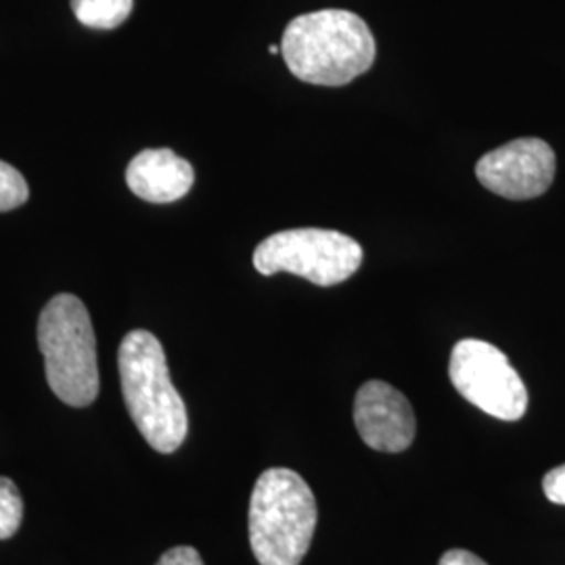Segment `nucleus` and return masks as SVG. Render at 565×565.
Segmentation results:
<instances>
[{
    "label": "nucleus",
    "mask_w": 565,
    "mask_h": 565,
    "mask_svg": "<svg viewBox=\"0 0 565 565\" xmlns=\"http://www.w3.org/2000/svg\"><path fill=\"white\" fill-rule=\"evenodd\" d=\"M118 366L124 403L147 445L162 455L179 450L189 434V417L160 340L145 329L130 331L121 340Z\"/></svg>",
    "instance_id": "obj_2"
},
{
    "label": "nucleus",
    "mask_w": 565,
    "mask_h": 565,
    "mask_svg": "<svg viewBox=\"0 0 565 565\" xmlns=\"http://www.w3.org/2000/svg\"><path fill=\"white\" fill-rule=\"evenodd\" d=\"M448 375L467 403L486 415L518 422L527 408V390L505 354L482 340H461L450 352Z\"/></svg>",
    "instance_id": "obj_6"
},
{
    "label": "nucleus",
    "mask_w": 565,
    "mask_h": 565,
    "mask_svg": "<svg viewBox=\"0 0 565 565\" xmlns=\"http://www.w3.org/2000/svg\"><path fill=\"white\" fill-rule=\"evenodd\" d=\"M363 247L352 237L327 228H291L266 237L254 252V266L264 277L298 275L331 287L348 281L363 264Z\"/></svg>",
    "instance_id": "obj_5"
},
{
    "label": "nucleus",
    "mask_w": 565,
    "mask_h": 565,
    "mask_svg": "<svg viewBox=\"0 0 565 565\" xmlns=\"http://www.w3.org/2000/svg\"><path fill=\"white\" fill-rule=\"evenodd\" d=\"M156 565H203V559L193 546H174L166 551Z\"/></svg>",
    "instance_id": "obj_14"
},
{
    "label": "nucleus",
    "mask_w": 565,
    "mask_h": 565,
    "mask_svg": "<svg viewBox=\"0 0 565 565\" xmlns=\"http://www.w3.org/2000/svg\"><path fill=\"white\" fill-rule=\"evenodd\" d=\"M375 39L352 11L323 9L289 21L281 55L298 81L317 86H345L375 61Z\"/></svg>",
    "instance_id": "obj_1"
},
{
    "label": "nucleus",
    "mask_w": 565,
    "mask_h": 565,
    "mask_svg": "<svg viewBox=\"0 0 565 565\" xmlns=\"http://www.w3.org/2000/svg\"><path fill=\"white\" fill-rule=\"evenodd\" d=\"M135 0H72V11L82 25L114 30L130 18Z\"/></svg>",
    "instance_id": "obj_10"
},
{
    "label": "nucleus",
    "mask_w": 565,
    "mask_h": 565,
    "mask_svg": "<svg viewBox=\"0 0 565 565\" xmlns=\"http://www.w3.org/2000/svg\"><path fill=\"white\" fill-rule=\"evenodd\" d=\"M317 520V499L302 476L287 467L266 469L249 499V545L258 564H302Z\"/></svg>",
    "instance_id": "obj_3"
},
{
    "label": "nucleus",
    "mask_w": 565,
    "mask_h": 565,
    "mask_svg": "<svg viewBox=\"0 0 565 565\" xmlns=\"http://www.w3.org/2000/svg\"><path fill=\"white\" fill-rule=\"evenodd\" d=\"M30 198L28 182L21 177L20 170L7 162H0V212L15 210Z\"/></svg>",
    "instance_id": "obj_12"
},
{
    "label": "nucleus",
    "mask_w": 565,
    "mask_h": 565,
    "mask_svg": "<svg viewBox=\"0 0 565 565\" xmlns=\"http://www.w3.org/2000/svg\"><path fill=\"white\" fill-rule=\"evenodd\" d=\"M39 348L46 382L70 406H88L99 396L97 340L86 306L72 294H60L39 319Z\"/></svg>",
    "instance_id": "obj_4"
},
{
    "label": "nucleus",
    "mask_w": 565,
    "mask_h": 565,
    "mask_svg": "<svg viewBox=\"0 0 565 565\" xmlns=\"http://www.w3.org/2000/svg\"><path fill=\"white\" fill-rule=\"evenodd\" d=\"M438 565H488L478 555L465 551V548H450L446 551Z\"/></svg>",
    "instance_id": "obj_15"
},
{
    "label": "nucleus",
    "mask_w": 565,
    "mask_h": 565,
    "mask_svg": "<svg viewBox=\"0 0 565 565\" xmlns=\"http://www.w3.org/2000/svg\"><path fill=\"white\" fill-rule=\"evenodd\" d=\"M557 160L543 139H515L486 153L476 166V177L490 193L524 202L541 198L555 179Z\"/></svg>",
    "instance_id": "obj_7"
},
{
    "label": "nucleus",
    "mask_w": 565,
    "mask_h": 565,
    "mask_svg": "<svg viewBox=\"0 0 565 565\" xmlns=\"http://www.w3.org/2000/svg\"><path fill=\"white\" fill-rule=\"evenodd\" d=\"M23 520V501L15 482L0 478V541L15 536Z\"/></svg>",
    "instance_id": "obj_11"
},
{
    "label": "nucleus",
    "mask_w": 565,
    "mask_h": 565,
    "mask_svg": "<svg viewBox=\"0 0 565 565\" xmlns=\"http://www.w3.org/2000/svg\"><path fill=\"white\" fill-rule=\"evenodd\" d=\"M543 490L551 503L565 505V465H559L546 473Z\"/></svg>",
    "instance_id": "obj_13"
},
{
    "label": "nucleus",
    "mask_w": 565,
    "mask_h": 565,
    "mask_svg": "<svg viewBox=\"0 0 565 565\" xmlns=\"http://www.w3.org/2000/svg\"><path fill=\"white\" fill-rule=\"evenodd\" d=\"M268 51H270L273 55H279V53H281V46H279V44H273Z\"/></svg>",
    "instance_id": "obj_16"
},
{
    "label": "nucleus",
    "mask_w": 565,
    "mask_h": 565,
    "mask_svg": "<svg viewBox=\"0 0 565 565\" xmlns=\"http://www.w3.org/2000/svg\"><path fill=\"white\" fill-rule=\"evenodd\" d=\"M126 182L145 202L172 203L191 191L195 172L172 149H145L128 163Z\"/></svg>",
    "instance_id": "obj_9"
},
{
    "label": "nucleus",
    "mask_w": 565,
    "mask_h": 565,
    "mask_svg": "<svg viewBox=\"0 0 565 565\" xmlns=\"http://www.w3.org/2000/svg\"><path fill=\"white\" fill-rule=\"evenodd\" d=\"M354 424L364 445L380 452H403L413 445L417 431L406 396L380 380L361 385L354 401Z\"/></svg>",
    "instance_id": "obj_8"
}]
</instances>
